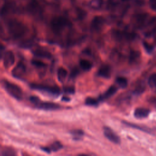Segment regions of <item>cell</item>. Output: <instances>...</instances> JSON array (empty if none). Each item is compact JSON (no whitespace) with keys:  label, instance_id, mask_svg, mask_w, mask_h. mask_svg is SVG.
<instances>
[{"label":"cell","instance_id":"obj_19","mask_svg":"<svg viewBox=\"0 0 156 156\" xmlns=\"http://www.w3.org/2000/svg\"><path fill=\"white\" fill-rule=\"evenodd\" d=\"M57 74V79L58 81H60V82H62L66 79L68 76V71L65 68L61 67L58 69Z\"/></svg>","mask_w":156,"mask_h":156},{"label":"cell","instance_id":"obj_4","mask_svg":"<svg viewBox=\"0 0 156 156\" xmlns=\"http://www.w3.org/2000/svg\"><path fill=\"white\" fill-rule=\"evenodd\" d=\"M112 36L118 41H129L133 40L136 37V34L133 32L116 29L112 31Z\"/></svg>","mask_w":156,"mask_h":156},{"label":"cell","instance_id":"obj_29","mask_svg":"<svg viewBox=\"0 0 156 156\" xmlns=\"http://www.w3.org/2000/svg\"><path fill=\"white\" fill-rule=\"evenodd\" d=\"M64 91L66 93H69V94H74L75 92V89L74 87L73 86H68V87H66L64 88Z\"/></svg>","mask_w":156,"mask_h":156},{"label":"cell","instance_id":"obj_15","mask_svg":"<svg viewBox=\"0 0 156 156\" xmlns=\"http://www.w3.org/2000/svg\"><path fill=\"white\" fill-rule=\"evenodd\" d=\"M118 90V88L115 85L110 86L105 93L99 96V100L100 101H105L106 99H109L110 97L113 96Z\"/></svg>","mask_w":156,"mask_h":156},{"label":"cell","instance_id":"obj_28","mask_svg":"<svg viewBox=\"0 0 156 156\" xmlns=\"http://www.w3.org/2000/svg\"><path fill=\"white\" fill-rule=\"evenodd\" d=\"M31 63L32 65H34V66L37 67V68H44L45 66H46V64L45 63H44L43 62L39 60H32L31 62Z\"/></svg>","mask_w":156,"mask_h":156},{"label":"cell","instance_id":"obj_9","mask_svg":"<svg viewBox=\"0 0 156 156\" xmlns=\"http://www.w3.org/2000/svg\"><path fill=\"white\" fill-rule=\"evenodd\" d=\"M104 135L109 141L113 143L119 144L121 142L119 136L108 127H104Z\"/></svg>","mask_w":156,"mask_h":156},{"label":"cell","instance_id":"obj_31","mask_svg":"<svg viewBox=\"0 0 156 156\" xmlns=\"http://www.w3.org/2000/svg\"><path fill=\"white\" fill-rule=\"evenodd\" d=\"M29 100H30V101L32 104H34L35 105L36 104H37L40 101V99H39L37 96H30Z\"/></svg>","mask_w":156,"mask_h":156},{"label":"cell","instance_id":"obj_27","mask_svg":"<svg viewBox=\"0 0 156 156\" xmlns=\"http://www.w3.org/2000/svg\"><path fill=\"white\" fill-rule=\"evenodd\" d=\"M16 152L14 149L10 147H4V149L1 151L2 155H15Z\"/></svg>","mask_w":156,"mask_h":156},{"label":"cell","instance_id":"obj_3","mask_svg":"<svg viewBox=\"0 0 156 156\" xmlns=\"http://www.w3.org/2000/svg\"><path fill=\"white\" fill-rule=\"evenodd\" d=\"M2 85L5 91L13 98L20 101L23 98V91L21 88L17 85L9 82L7 80H3Z\"/></svg>","mask_w":156,"mask_h":156},{"label":"cell","instance_id":"obj_11","mask_svg":"<svg viewBox=\"0 0 156 156\" xmlns=\"http://www.w3.org/2000/svg\"><path fill=\"white\" fill-rule=\"evenodd\" d=\"M26 71V68L24 64L22 62H19L13 69L12 73L13 77L16 79H21L24 77Z\"/></svg>","mask_w":156,"mask_h":156},{"label":"cell","instance_id":"obj_21","mask_svg":"<svg viewBox=\"0 0 156 156\" xmlns=\"http://www.w3.org/2000/svg\"><path fill=\"white\" fill-rule=\"evenodd\" d=\"M115 81L117 85L121 88H126L128 85L127 79L124 77H121V76L117 77Z\"/></svg>","mask_w":156,"mask_h":156},{"label":"cell","instance_id":"obj_32","mask_svg":"<svg viewBox=\"0 0 156 156\" xmlns=\"http://www.w3.org/2000/svg\"><path fill=\"white\" fill-rule=\"evenodd\" d=\"M78 73H79V71L77 69H74L71 72V74H70V77L71 78H74L76 76H77V75L78 74Z\"/></svg>","mask_w":156,"mask_h":156},{"label":"cell","instance_id":"obj_2","mask_svg":"<svg viewBox=\"0 0 156 156\" xmlns=\"http://www.w3.org/2000/svg\"><path fill=\"white\" fill-rule=\"evenodd\" d=\"M50 25L53 32L58 34L66 28L71 26V23L68 18L62 16H58L52 19Z\"/></svg>","mask_w":156,"mask_h":156},{"label":"cell","instance_id":"obj_25","mask_svg":"<svg viewBox=\"0 0 156 156\" xmlns=\"http://www.w3.org/2000/svg\"><path fill=\"white\" fill-rule=\"evenodd\" d=\"M85 104L91 107H97L99 104V100L93 98H87L85 101Z\"/></svg>","mask_w":156,"mask_h":156},{"label":"cell","instance_id":"obj_26","mask_svg":"<svg viewBox=\"0 0 156 156\" xmlns=\"http://www.w3.org/2000/svg\"><path fill=\"white\" fill-rule=\"evenodd\" d=\"M148 84L151 88H156V73H153L149 76Z\"/></svg>","mask_w":156,"mask_h":156},{"label":"cell","instance_id":"obj_17","mask_svg":"<svg viewBox=\"0 0 156 156\" xmlns=\"http://www.w3.org/2000/svg\"><path fill=\"white\" fill-rule=\"evenodd\" d=\"M32 53L37 57L43 58H51L52 57L51 53L45 49H37L33 51Z\"/></svg>","mask_w":156,"mask_h":156},{"label":"cell","instance_id":"obj_30","mask_svg":"<svg viewBox=\"0 0 156 156\" xmlns=\"http://www.w3.org/2000/svg\"><path fill=\"white\" fill-rule=\"evenodd\" d=\"M143 44L144 48H145L146 51L147 52L149 53V52H151L153 50V47H152L151 44H149L148 43H147V42H146V41H143Z\"/></svg>","mask_w":156,"mask_h":156},{"label":"cell","instance_id":"obj_5","mask_svg":"<svg viewBox=\"0 0 156 156\" xmlns=\"http://www.w3.org/2000/svg\"><path fill=\"white\" fill-rule=\"evenodd\" d=\"M30 87L32 89L42 92H46L53 96H58L60 93V90L59 87L57 86H51L40 83H32L30 85Z\"/></svg>","mask_w":156,"mask_h":156},{"label":"cell","instance_id":"obj_34","mask_svg":"<svg viewBox=\"0 0 156 156\" xmlns=\"http://www.w3.org/2000/svg\"><path fill=\"white\" fill-rule=\"evenodd\" d=\"M62 100L64 101H69V99L68 97H63Z\"/></svg>","mask_w":156,"mask_h":156},{"label":"cell","instance_id":"obj_12","mask_svg":"<svg viewBox=\"0 0 156 156\" xmlns=\"http://www.w3.org/2000/svg\"><path fill=\"white\" fill-rule=\"evenodd\" d=\"M97 73L99 77L108 79L111 76L112 68L108 65H103L99 68Z\"/></svg>","mask_w":156,"mask_h":156},{"label":"cell","instance_id":"obj_14","mask_svg":"<svg viewBox=\"0 0 156 156\" xmlns=\"http://www.w3.org/2000/svg\"><path fill=\"white\" fill-rule=\"evenodd\" d=\"M150 113V110L148 108L144 107H138L135 108L133 112L134 116L137 119H143L147 118Z\"/></svg>","mask_w":156,"mask_h":156},{"label":"cell","instance_id":"obj_7","mask_svg":"<svg viewBox=\"0 0 156 156\" xmlns=\"http://www.w3.org/2000/svg\"><path fill=\"white\" fill-rule=\"evenodd\" d=\"M105 23V20L103 16H96L91 21L90 28L93 32H98L101 30Z\"/></svg>","mask_w":156,"mask_h":156},{"label":"cell","instance_id":"obj_13","mask_svg":"<svg viewBox=\"0 0 156 156\" xmlns=\"http://www.w3.org/2000/svg\"><path fill=\"white\" fill-rule=\"evenodd\" d=\"M122 122L124 125H126V126H127L129 127H131V128H133V129H137V130H140L142 132H146V133H149V134L152 133V130L150 128H149L146 126L137 124H135V123H132V122L126 121H122Z\"/></svg>","mask_w":156,"mask_h":156},{"label":"cell","instance_id":"obj_18","mask_svg":"<svg viewBox=\"0 0 156 156\" xmlns=\"http://www.w3.org/2000/svg\"><path fill=\"white\" fill-rule=\"evenodd\" d=\"M90 8L94 10H99L104 5V0H91L88 3Z\"/></svg>","mask_w":156,"mask_h":156},{"label":"cell","instance_id":"obj_16","mask_svg":"<svg viewBox=\"0 0 156 156\" xmlns=\"http://www.w3.org/2000/svg\"><path fill=\"white\" fill-rule=\"evenodd\" d=\"M147 19V15L145 13L138 14L134 17V23L138 27H143Z\"/></svg>","mask_w":156,"mask_h":156},{"label":"cell","instance_id":"obj_8","mask_svg":"<svg viewBox=\"0 0 156 156\" xmlns=\"http://www.w3.org/2000/svg\"><path fill=\"white\" fill-rule=\"evenodd\" d=\"M38 108L46 110V111H52L56 110L60 108V105L58 104L52 102H41L40 101L37 104L35 105Z\"/></svg>","mask_w":156,"mask_h":156},{"label":"cell","instance_id":"obj_20","mask_svg":"<svg viewBox=\"0 0 156 156\" xmlns=\"http://www.w3.org/2000/svg\"><path fill=\"white\" fill-rule=\"evenodd\" d=\"M79 65L80 68L84 71H89L92 68V63L88 60L81 59L79 62Z\"/></svg>","mask_w":156,"mask_h":156},{"label":"cell","instance_id":"obj_1","mask_svg":"<svg viewBox=\"0 0 156 156\" xmlns=\"http://www.w3.org/2000/svg\"><path fill=\"white\" fill-rule=\"evenodd\" d=\"M6 26L9 35L14 39L22 38L28 30L27 26L23 23L16 19L8 20Z\"/></svg>","mask_w":156,"mask_h":156},{"label":"cell","instance_id":"obj_33","mask_svg":"<svg viewBox=\"0 0 156 156\" xmlns=\"http://www.w3.org/2000/svg\"><path fill=\"white\" fill-rule=\"evenodd\" d=\"M151 8H152L154 10H155V11H156V1H155L154 0V1L152 2V4H151Z\"/></svg>","mask_w":156,"mask_h":156},{"label":"cell","instance_id":"obj_6","mask_svg":"<svg viewBox=\"0 0 156 156\" xmlns=\"http://www.w3.org/2000/svg\"><path fill=\"white\" fill-rule=\"evenodd\" d=\"M28 12L35 18H41L43 15V9L38 0H30L27 6Z\"/></svg>","mask_w":156,"mask_h":156},{"label":"cell","instance_id":"obj_23","mask_svg":"<svg viewBox=\"0 0 156 156\" xmlns=\"http://www.w3.org/2000/svg\"><path fill=\"white\" fill-rule=\"evenodd\" d=\"M70 133L73 136L74 140H80V138H82L84 135L83 131L82 130H80V129L72 130L70 131Z\"/></svg>","mask_w":156,"mask_h":156},{"label":"cell","instance_id":"obj_24","mask_svg":"<svg viewBox=\"0 0 156 156\" xmlns=\"http://www.w3.org/2000/svg\"><path fill=\"white\" fill-rule=\"evenodd\" d=\"M63 145L62 143L59 141H55L53 143H52L49 146H48L49 152H57L61 149L63 148Z\"/></svg>","mask_w":156,"mask_h":156},{"label":"cell","instance_id":"obj_10","mask_svg":"<svg viewBox=\"0 0 156 156\" xmlns=\"http://www.w3.org/2000/svg\"><path fill=\"white\" fill-rule=\"evenodd\" d=\"M3 65L5 68L11 67L15 62V55L12 51H7L3 54L2 56Z\"/></svg>","mask_w":156,"mask_h":156},{"label":"cell","instance_id":"obj_22","mask_svg":"<svg viewBox=\"0 0 156 156\" xmlns=\"http://www.w3.org/2000/svg\"><path fill=\"white\" fill-rule=\"evenodd\" d=\"M140 57V53L138 51L132 50L130 52L129 55V62L130 63H133L137 61Z\"/></svg>","mask_w":156,"mask_h":156}]
</instances>
